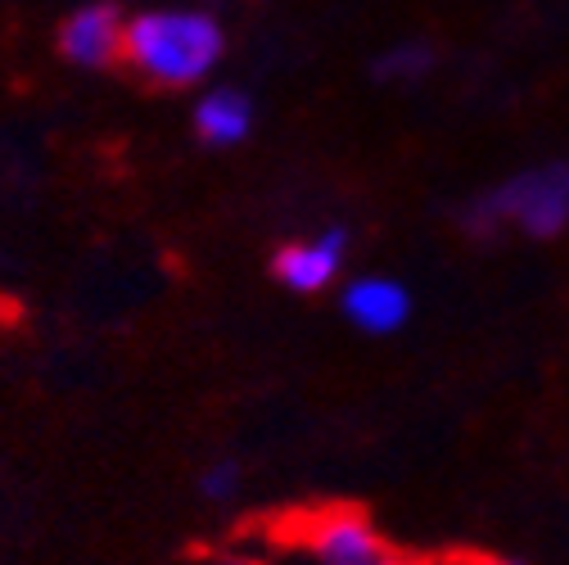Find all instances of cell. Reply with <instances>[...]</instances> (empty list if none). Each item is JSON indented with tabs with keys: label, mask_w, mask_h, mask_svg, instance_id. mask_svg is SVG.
Wrapping results in <instances>:
<instances>
[{
	"label": "cell",
	"mask_w": 569,
	"mask_h": 565,
	"mask_svg": "<svg viewBox=\"0 0 569 565\" xmlns=\"http://www.w3.org/2000/svg\"><path fill=\"white\" fill-rule=\"evenodd\" d=\"M227 50L222 23L199 10H154L127 19L122 63H131L150 87L186 91L199 87Z\"/></svg>",
	"instance_id": "1"
},
{
	"label": "cell",
	"mask_w": 569,
	"mask_h": 565,
	"mask_svg": "<svg viewBox=\"0 0 569 565\" xmlns=\"http://www.w3.org/2000/svg\"><path fill=\"white\" fill-rule=\"evenodd\" d=\"M497 222H511L533 240L560 236L569 227V163L520 172L492 195H483L470 214V227H497Z\"/></svg>",
	"instance_id": "2"
},
{
	"label": "cell",
	"mask_w": 569,
	"mask_h": 565,
	"mask_svg": "<svg viewBox=\"0 0 569 565\" xmlns=\"http://www.w3.org/2000/svg\"><path fill=\"white\" fill-rule=\"evenodd\" d=\"M308 556L312 565H425L411 556H398L367 516L358 512H326L308 525Z\"/></svg>",
	"instance_id": "3"
},
{
	"label": "cell",
	"mask_w": 569,
	"mask_h": 565,
	"mask_svg": "<svg viewBox=\"0 0 569 565\" xmlns=\"http://www.w3.org/2000/svg\"><path fill=\"white\" fill-rule=\"evenodd\" d=\"M127 46V19L118 6H82L63 19L59 28V50L78 68H113Z\"/></svg>",
	"instance_id": "4"
},
{
	"label": "cell",
	"mask_w": 569,
	"mask_h": 565,
	"mask_svg": "<svg viewBox=\"0 0 569 565\" xmlns=\"http://www.w3.org/2000/svg\"><path fill=\"white\" fill-rule=\"evenodd\" d=\"M343 245H348V236L335 227V231H326V236H317V240H303V245H284L276 258H271V271H276V280L284 290H295V295H317V290H326L330 280L339 276V267H343Z\"/></svg>",
	"instance_id": "5"
},
{
	"label": "cell",
	"mask_w": 569,
	"mask_h": 565,
	"mask_svg": "<svg viewBox=\"0 0 569 565\" xmlns=\"http://www.w3.org/2000/svg\"><path fill=\"white\" fill-rule=\"evenodd\" d=\"M343 313L367 335H393L411 317V295L389 276H362L343 290Z\"/></svg>",
	"instance_id": "6"
},
{
	"label": "cell",
	"mask_w": 569,
	"mask_h": 565,
	"mask_svg": "<svg viewBox=\"0 0 569 565\" xmlns=\"http://www.w3.org/2000/svg\"><path fill=\"white\" fill-rule=\"evenodd\" d=\"M253 127V105L240 91H208L194 105V131L203 146H240Z\"/></svg>",
	"instance_id": "7"
},
{
	"label": "cell",
	"mask_w": 569,
	"mask_h": 565,
	"mask_svg": "<svg viewBox=\"0 0 569 565\" xmlns=\"http://www.w3.org/2000/svg\"><path fill=\"white\" fill-rule=\"evenodd\" d=\"M425 68H430V50L425 46H398V50L385 54L380 78H416V73H425Z\"/></svg>",
	"instance_id": "8"
},
{
	"label": "cell",
	"mask_w": 569,
	"mask_h": 565,
	"mask_svg": "<svg viewBox=\"0 0 569 565\" xmlns=\"http://www.w3.org/2000/svg\"><path fill=\"white\" fill-rule=\"evenodd\" d=\"M199 488H203V498L227 503L231 493L240 488V466H236V462H218V466H208V470H203V479H199Z\"/></svg>",
	"instance_id": "9"
},
{
	"label": "cell",
	"mask_w": 569,
	"mask_h": 565,
	"mask_svg": "<svg viewBox=\"0 0 569 565\" xmlns=\"http://www.w3.org/2000/svg\"><path fill=\"white\" fill-rule=\"evenodd\" d=\"M443 565H520V561H479V556H452Z\"/></svg>",
	"instance_id": "10"
}]
</instances>
